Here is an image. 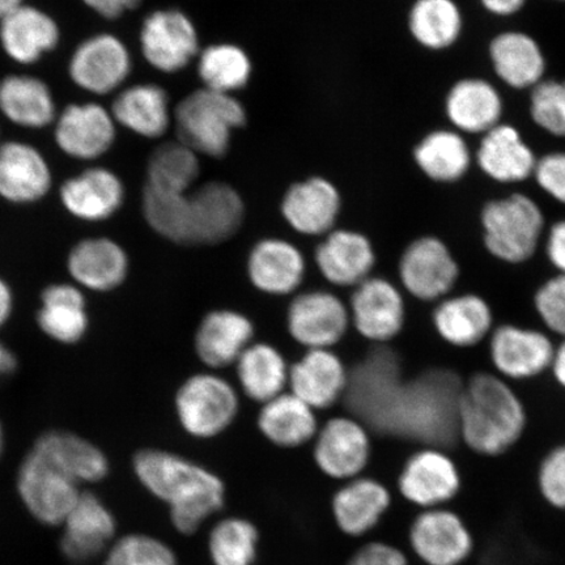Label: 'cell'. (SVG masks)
Here are the masks:
<instances>
[{
    "mask_svg": "<svg viewBox=\"0 0 565 565\" xmlns=\"http://www.w3.org/2000/svg\"><path fill=\"white\" fill-rule=\"evenodd\" d=\"M132 463L140 483L171 508L173 525L182 534H194L224 505L222 480L186 458L145 449L138 451Z\"/></svg>",
    "mask_w": 565,
    "mask_h": 565,
    "instance_id": "6da1fadb",
    "label": "cell"
},
{
    "mask_svg": "<svg viewBox=\"0 0 565 565\" xmlns=\"http://www.w3.org/2000/svg\"><path fill=\"white\" fill-rule=\"evenodd\" d=\"M526 424L524 404L499 374L478 372L462 386L458 435L475 454L484 457L507 454L521 440Z\"/></svg>",
    "mask_w": 565,
    "mask_h": 565,
    "instance_id": "7a4b0ae2",
    "label": "cell"
},
{
    "mask_svg": "<svg viewBox=\"0 0 565 565\" xmlns=\"http://www.w3.org/2000/svg\"><path fill=\"white\" fill-rule=\"evenodd\" d=\"M454 381L451 374L435 372L412 384H401L377 428L437 445L449 440L450 433L457 434L450 420L458 427V412L450 408L458 409L462 388L451 386Z\"/></svg>",
    "mask_w": 565,
    "mask_h": 565,
    "instance_id": "3957f363",
    "label": "cell"
},
{
    "mask_svg": "<svg viewBox=\"0 0 565 565\" xmlns=\"http://www.w3.org/2000/svg\"><path fill=\"white\" fill-rule=\"evenodd\" d=\"M246 121L245 106L235 96L204 87L183 97L173 109L177 140L212 159L228 153L233 132Z\"/></svg>",
    "mask_w": 565,
    "mask_h": 565,
    "instance_id": "277c9868",
    "label": "cell"
},
{
    "mask_svg": "<svg viewBox=\"0 0 565 565\" xmlns=\"http://www.w3.org/2000/svg\"><path fill=\"white\" fill-rule=\"evenodd\" d=\"M479 221L486 250L500 263L510 265L532 259L546 233L545 214L525 193H511L486 202Z\"/></svg>",
    "mask_w": 565,
    "mask_h": 565,
    "instance_id": "5b68a950",
    "label": "cell"
},
{
    "mask_svg": "<svg viewBox=\"0 0 565 565\" xmlns=\"http://www.w3.org/2000/svg\"><path fill=\"white\" fill-rule=\"evenodd\" d=\"M175 412L183 429L198 439L224 433L238 413V395L228 381L212 373H198L175 395Z\"/></svg>",
    "mask_w": 565,
    "mask_h": 565,
    "instance_id": "8992f818",
    "label": "cell"
},
{
    "mask_svg": "<svg viewBox=\"0 0 565 565\" xmlns=\"http://www.w3.org/2000/svg\"><path fill=\"white\" fill-rule=\"evenodd\" d=\"M17 484L26 510L51 526L62 525L82 493L81 484L33 449L20 465Z\"/></svg>",
    "mask_w": 565,
    "mask_h": 565,
    "instance_id": "52a82bcc",
    "label": "cell"
},
{
    "mask_svg": "<svg viewBox=\"0 0 565 565\" xmlns=\"http://www.w3.org/2000/svg\"><path fill=\"white\" fill-rule=\"evenodd\" d=\"M132 71L129 46L113 33L92 34L71 54L70 81L89 95L106 96L121 89Z\"/></svg>",
    "mask_w": 565,
    "mask_h": 565,
    "instance_id": "ba28073f",
    "label": "cell"
},
{
    "mask_svg": "<svg viewBox=\"0 0 565 565\" xmlns=\"http://www.w3.org/2000/svg\"><path fill=\"white\" fill-rule=\"evenodd\" d=\"M141 55L162 74H177L200 55V35L193 20L179 9L154 10L141 23Z\"/></svg>",
    "mask_w": 565,
    "mask_h": 565,
    "instance_id": "9c48e42d",
    "label": "cell"
},
{
    "mask_svg": "<svg viewBox=\"0 0 565 565\" xmlns=\"http://www.w3.org/2000/svg\"><path fill=\"white\" fill-rule=\"evenodd\" d=\"M402 287L422 301H440L459 279V265L449 246L436 236H422L409 243L398 265Z\"/></svg>",
    "mask_w": 565,
    "mask_h": 565,
    "instance_id": "30bf717a",
    "label": "cell"
},
{
    "mask_svg": "<svg viewBox=\"0 0 565 565\" xmlns=\"http://www.w3.org/2000/svg\"><path fill=\"white\" fill-rule=\"evenodd\" d=\"M53 126L56 147L74 160L96 161L105 157L117 140L116 119L100 103L68 104L58 113Z\"/></svg>",
    "mask_w": 565,
    "mask_h": 565,
    "instance_id": "8fae6325",
    "label": "cell"
},
{
    "mask_svg": "<svg viewBox=\"0 0 565 565\" xmlns=\"http://www.w3.org/2000/svg\"><path fill=\"white\" fill-rule=\"evenodd\" d=\"M245 204L237 190L223 181L193 188L189 198L190 245L227 242L242 228Z\"/></svg>",
    "mask_w": 565,
    "mask_h": 565,
    "instance_id": "7c38bea8",
    "label": "cell"
},
{
    "mask_svg": "<svg viewBox=\"0 0 565 565\" xmlns=\"http://www.w3.org/2000/svg\"><path fill=\"white\" fill-rule=\"evenodd\" d=\"M445 118L451 129L469 136H484L504 122L505 100L501 90L486 77H459L444 97Z\"/></svg>",
    "mask_w": 565,
    "mask_h": 565,
    "instance_id": "4fadbf2b",
    "label": "cell"
},
{
    "mask_svg": "<svg viewBox=\"0 0 565 565\" xmlns=\"http://www.w3.org/2000/svg\"><path fill=\"white\" fill-rule=\"evenodd\" d=\"M489 352L500 377L522 381L551 369L555 345L541 330L507 323L492 330Z\"/></svg>",
    "mask_w": 565,
    "mask_h": 565,
    "instance_id": "5bb4252c",
    "label": "cell"
},
{
    "mask_svg": "<svg viewBox=\"0 0 565 565\" xmlns=\"http://www.w3.org/2000/svg\"><path fill=\"white\" fill-rule=\"evenodd\" d=\"M409 543L427 565H461L475 550L469 526L447 507L424 510L409 529Z\"/></svg>",
    "mask_w": 565,
    "mask_h": 565,
    "instance_id": "9a60e30c",
    "label": "cell"
},
{
    "mask_svg": "<svg viewBox=\"0 0 565 565\" xmlns=\"http://www.w3.org/2000/svg\"><path fill=\"white\" fill-rule=\"evenodd\" d=\"M398 486L402 497L424 511L447 505L461 490L462 479L454 458L430 447L407 459Z\"/></svg>",
    "mask_w": 565,
    "mask_h": 565,
    "instance_id": "2e32d148",
    "label": "cell"
},
{
    "mask_svg": "<svg viewBox=\"0 0 565 565\" xmlns=\"http://www.w3.org/2000/svg\"><path fill=\"white\" fill-rule=\"evenodd\" d=\"M497 79L513 90H532L547 77L548 61L541 42L526 31L504 30L487 46Z\"/></svg>",
    "mask_w": 565,
    "mask_h": 565,
    "instance_id": "e0dca14e",
    "label": "cell"
},
{
    "mask_svg": "<svg viewBox=\"0 0 565 565\" xmlns=\"http://www.w3.org/2000/svg\"><path fill=\"white\" fill-rule=\"evenodd\" d=\"M350 321V310L343 301L327 291L296 296L287 313L289 334L308 350L330 349L337 344Z\"/></svg>",
    "mask_w": 565,
    "mask_h": 565,
    "instance_id": "ac0fdd59",
    "label": "cell"
},
{
    "mask_svg": "<svg viewBox=\"0 0 565 565\" xmlns=\"http://www.w3.org/2000/svg\"><path fill=\"white\" fill-rule=\"evenodd\" d=\"M350 318L359 333L374 343L393 341L404 330L406 303L397 286L384 278H369L356 286Z\"/></svg>",
    "mask_w": 565,
    "mask_h": 565,
    "instance_id": "d6986e66",
    "label": "cell"
},
{
    "mask_svg": "<svg viewBox=\"0 0 565 565\" xmlns=\"http://www.w3.org/2000/svg\"><path fill=\"white\" fill-rule=\"evenodd\" d=\"M63 209L77 221L100 223L109 221L122 209L125 183L106 167H89L70 177L60 188Z\"/></svg>",
    "mask_w": 565,
    "mask_h": 565,
    "instance_id": "ffe728a7",
    "label": "cell"
},
{
    "mask_svg": "<svg viewBox=\"0 0 565 565\" xmlns=\"http://www.w3.org/2000/svg\"><path fill=\"white\" fill-rule=\"evenodd\" d=\"M52 186V167L38 147L21 140L2 141L0 200L25 206L44 200Z\"/></svg>",
    "mask_w": 565,
    "mask_h": 565,
    "instance_id": "44dd1931",
    "label": "cell"
},
{
    "mask_svg": "<svg viewBox=\"0 0 565 565\" xmlns=\"http://www.w3.org/2000/svg\"><path fill=\"white\" fill-rule=\"evenodd\" d=\"M539 157L512 124L501 122L480 137L475 166L499 185H520L533 179Z\"/></svg>",
    "mask_w": 565,
    "mask_h": 565,
    "instance_id": "7402d4cb",
    "label": "cell"
},
{
    "mask_svg": "<svg viewBox=\"0 0 565 565\" xmlns=\"http://www.w3.org/2000/svg\"><path fill=\"white\" fill-rule=\"evenodd\" d=\"M371 456L369 430L356 418L338 416L317 434L315 459L324 475L352 479L362 472Z\"/></svg>",
    "mask_w": 565,
    "mask_h": 565,
    "instance_id": "603a6c76",
    "label": "cell"
},
{
    "mask_svg": "<svg viewBox=\"0 0 565 565\" xmlns=\"http://www.w3.org/2000/svg\"><path fill=\"white\" fill-rule=\"evenodd\" d=\"M56 20L44 10L24 3L0 23V47L21 66H32L61 44Z\"/></svg>",
    "mask_w": 565,
    "mask_h": 565,
    "instance_id": "cb8c5ba5",
    "label": "cell"
},
{
    "mask_svg": "<svg viewBox=\"0 0 565 565\" xmlns=\"http://www.w3.org/2000/svg\"><path fill=\"white\" fill-rule=\"evenodd\" d=\"M341 207L339 190L323 177L294 183L281 201L286 222L306 236H323L333 231Z\"/></svg>",
    "mask_w": 565,
    "mask_h": 565,
    "instance_id": "d4e9b609",
    "label": "cell"
},
{
    "mask_svg": "<svg viewBox=\"0 0 565 565\" xmlns=\"http://www.w3.org/2000/svg\"><path fill=\"white\" fill-rule=\"evenodd\" d=\"M129 268L124 247L108 237L81 239L67 257V270L75 285L95 292H110L124 285Z\"/></svg>",
    "mask_w": 565,
    "mask_h": 565,
    "instance_id": "484cf974",
    "label": "cell"
},
{
    "mask_svg": "<svg viewBox=\"0 0 565 565\" xmlns=\"http://www.w3.org/2000/svg\"><path fill=\"white\" fill-rule=\"evenodd\" d=\"M62 553L73 562L89 561L102 554L116 535V520L96 494L81 493L62 522Z\"/></svg>",
    "mask_w": 565,
    "mask_h": 565,
    "instance_id": "4316f807",
    "label": "cell"
},
{
    "mask_svg": "<svg viewBox=\"0 0 565 565\" xmlns=\"http://www.w3.org/2000/svg\"><path fill=\"white\" fill-rule=\"evenodd\" d=\"M288 385L296 397L313 409L333 406L345 394L349 374L342 360L330 349L308 350L289 369Z\"/></svg>",
    "mask_w": 565,
    "mask_h": 565,
    "instance_id": "83f0119b",
    "label": "cell"
},
{
    "mask_svg": "<svg viewBox=\"0 0 565 565\" xmlns=\"http://www.w3.org/2000/svg\"><path fill=\"white\" fill-rule=\"evenodd\" d=\"M316 263L322 277L339 287L359 286L370 278L376 254L371 239L350 230H335L318 245Z\"/></svg>",
    "mask_w": 565,
    "mask_h": 565,
    "instance_id": "f1b7e54d",
    "label": "cell"
},
{
    "mask_svg": "<svg viewBox=\"0 0 565 565\" xmlns=\"http://www.w3.org/2000/svg\"><path fill=\"white\" fill-rule=\"evenodd\" d=\"M109 109L118 126L146 139L166 136L173 124L169 95L153 83H138L119 90Z\"/></svg>",
    "mask_w": 565,
    "mask_h": 565,
    "instance_id": "f546056e",
    "label": "cell"
},
{
    "mask_svg": "<svg viewBox=\"0 0 565 565\" xmlns=\"http://www.w3.org/2000/svg\"><path fill=\"white\" fill-rule=\"evenodd\" d=\"M306 259L294 244L282 238H264L247 258V275L253 286L268 295H288L306 277Z\"/></svg>",
    "mask_w": 565,
    "mask_h": 565,
    "instance_id": "4dcf8cb0",
    "label": "cell"
},
{
    "mask_svg": "<svg viewBox=\"0 0 565 565\" xmlns=\"http://www.w3.org/2000/svg\"><path fill=\"white\" fill-rule=\"evenodd\" d=\"M433 323L444 342L471 349L491 335L493 312L489 301L477 294L447 296L437 302Z\"/></svg>",
    "mask_w": 565,
    "mask_h": 565,
    "instance_id": "1f68e13d",
    "label": "cell"
},
{
    "mask_svg": "<svg viewBox=\"0 0 565 565\" xmlns=\"http://www.w3.org/2000/svg\"><path fill=\"white\" fill-rule=\"evenodd\" d=\"M413 159L429 181L455 185L475 166V151L468 138L451 127L430 130L414 147Z\"/></svg>",
    "mask_w": 565,
    "mask_h": 565,
    "instance_id": "d6a6232c",
    "label": "cell"
},
{
    "mask_svg": "<svg viewBox=\"0 0 565 565\" xmlns=\"http://www.w3.org/2000/svg\"><path fill=\"white\" fill-rule=\"evenodd\" d=\"M253 335V322L243 313L231 309L212 310L196 330V355L210 369H225L237 363L249 348Z\"/></svg>",
    "mask_w": 565,
    "mask_h": 565,
    "instance_id": "836d02e7",
    "label": "cell"
},
{
    "mask_svg": "<svg viewBox=\"0 0 565 565\" xmlns=\"http://www.w3.org/2000/svg\"><path fill=\"white\" fill-rule=\"evenodd\" d=\"M53 90L38 76L11 74L0 81V115L28 130H42L58 116Z\"/></svg>",
    "mask_w": 565,
    "mask_h": 565,
    "instance_id": "e575fe53",
    "label": "cell"
},
{
    "mask_svg": "<svg viewBox=\"0 0 565 565\" xmlns=\"http://www.w3.org/2000/svg\"><path fill=\"white\" fill-rule=\"evenodd\" d=\"M35 321L42 333L54 342L79 343L89 328L86 295L75 282H53L41 292Z\"/></svg>",
    "mask_w": 565,
    "mask_h": 565,
    "instance_id": "d590c367",
    "label": "cell"
},
{
    "mask_svg": "<svg viewBox=\"0 0 565 565\" xmlns=\"http://www.w3.org/2000/svg\"><path fill=\"white\" fill-rule=\"evenodd\" d=\"M32 449L51 459L77 484L97 483L109 475V461L104 451L67 430H47L35 440Z\"/></svg>",
    "mask_w": 565,
    "mask_h": 565,
    "instance_id": "8d00e7d4",
    "label": "cell"
},
{
    "mask_svg": "<svg viewBox=\"0 0 565 565\" xmlns=\"http://www.w3.org/2000/svg\"><path fill=\"white\" fill-rule=\"evenodd\" d=\"M465 12L457 0H414L407 15L413 40L428 52H448L462 40Z\"/></svg>",
    "mask_w": 565,
    "mask_h": 565,
    "instance_id": "74e56055",
    "label": "cell"
},
{
    "mask_svg": "<svg viewBox=\"0 0 565 565\" xmlns=\"http://www.w3.org/2000/svg\"><path fill=\"white\" fill-rule=\"evenodd\" d=\"M391 501V493L377 480L353 479L334 497L337 524L345 534L363 535L379 524Z\"/></svg>",
    "mask_w": 565,
    "mask_h": 565,
    "instance_id": "f35d334b",
    "label": "cell"
},
{
    "mask_svg": "<svg viewBox=\"0 0 565 565\" xmlns=\"http://www.w3.org/2000/svg\"><path fill=\"white\" fill-rule=\"evenodd\" d=\"M258 427L268 441L281 448H298L317 435L315 409L292 393L266 402Z\"/></svg>",
    "mask_w": 565,
    "mask_h": 565,
    "instance_id": "ab89813d",
    "label": "cell"
},
{
    "mask_svg": "<svg viewBox=\"0 0 565 565\" xmlns=\"http://www.w3.org/2000/svg\"><path fill=\"white\" fill-rule=\"evenodd\" d=\"M244 393L259 404L278 397L289 380V369L281 353L267 343H253L236 363Z\"/></svg>",
    "mask_w": 565,
    "mask_h": 565,
    "instance_id": "60d3db41",
    "label": "cell"
},
{
    "mask_svg": "<svg viewBox=\"0 0 565 565\" xmlns=\"http://www.w3.org/2000/svg\"><path fill=\"white\" fill-rule=\"evenodd\" d=\"M200 174V154L179 140L167 141L148 159L146 186L158 192H189Z\"/></svg>",
    "mask_w": 565,
    "mask_h": 565,
    "instance_id": "b9f144b4",
    "label": "cell"
},
{
    "mask_svg": "<svg viewBox=\"0 0 565 565\" xmlns=\"http://www.w3.org/2000/svg\"><path fill=\"white\" fill-rule=\"evenodd\" d=\"M253 73L250 56L235 44H215L203 49L198 60V75L203 87L232 95L249 83Z\"/></svg>",
    "mask_w": 565,
    "mask_h": 565,
    "instance_id": "7bdbcfd3",
    "label": "cell"
},
{
    "mask_svg": "<svg viewBox=\"0 0 565 565\" xmlns=\"http://www.w3.org/2000/svg\"><path fill=\"white\" fill-rule=\"evenodd\" d=\"M258 532L249 521L227 519L212 530L209 548L215 565H253Z\"/></svg>",
    "mask_w": 565,
    "mask_h": 565,
    "instance_id": "ee69618b",
    "label": "cell"
},
{
    "mask_svg": "<svg viewBox=\"0 0 565 565\" xmlns=\"http://www.w3.org/2000/svg\"><path fill=\"white\" fill-rule=\"evenodd\" d=\"M529 117L547 136L565 139V77H546L529 92Z\"/></svg>",
    "mask_w": 565,
    "mask_h": 565,
    "instance_id": "f6af8a7d",
    "label": "cell"
},
{
    "mask_svg": "<svg viewBox=\"0 0 565 565\" xmlns=\"http://www.w3.org/2000/svg\"><path fill=\"white\" fill-rule=\"evenodd\" d=\"M104 565H177L166 543L143 534H130L113 543Z\"/></svg>",
    "mask_w": 565,
    "mask_h": 565,
    "instance_id": "bcb514c9",
    "label": "cell"
},
{
    "mask_svg": "<svg viewBox=\"0 0 565 565\" xmlns=\"http://www.w3.org/2000/svg\"><path fill=\"white\" fill-rule=\"evenodd\" d=\"M534 308L551 333L565 339V274L543 281L534 295Z\"/></svg>",
    "mask_w": 565,
    "mask_h": 565,
    "instance_id": "7dc6e473",
    "label": "cell"
},
{
    "mask_svg": "<svg viewBox=\"0 0 565 565\" xmlns=\"http://www.w3.org/2000/svg\"><path fill=\"white\" fill-rule=\"evenodd\" d=\"M539 489L548 505L565 511V444L551 449L542 459Z\"/></svg>",
    "mask_w": 565,
    "mask_h": 565,
    "instance_id": "c3c4849f",
    "label": "cell"
},
{
    "mask_svg": "<svg viewBox=\"0 0 565 565\" xmlns=\"http://www.w3.org/2000/svg\"><path fill=\"white\" fill-rule=\"evenodd\" d=\"M533 180L551 200L565 206V151L541 154L535 162Z\"/></svg>",
    "mask_w": 565,
    "mask_h": 565,
    "instance_id": "681fc988",
    "label": "cell"
},
{
    "mask_svg": "<svg viewBox=\"0 0 565 565\" xmlns=\"http://www.w3.org/2000/svg\"><path fill=\"white\" fill-rule=\"evenodd\" d=\"M349 565H408L406 555L386 543H371L352 557Z\"/></svg>",
    "mask_w": 565,
    "mask_h": 565,
    "instance_id": "f907efd6",
    "label": "cell"
},
{
    "mask_svg": "<svg viewBox=\"0 0 565 565\" xmlns=\"http://www.w3.org/2000/svg\"><path fill=\"white\" fill-rule=\"evenodd\" d=\"M545 250L550 264L565 274V218L551 224L545 233Z\"/></svg>",
    "mask_w": 565,
    "mask_h": 565,
    "instance_id": "816d5d0a",
    "label": "cell"
},
{
    "mask_svg": "<svg viewBox=\"0 0 565 565\" xmlns=\"http://www.w3.org/2000/svg\"><path fill=\"white\" fill-rule=\"evenodd\" d=\"M82 2L98 17L117 20L125 13L138 9L143 0H82Z\"/></svg>",
    "mask_w": 565,
    "mask_h": 565,
    "instance_id": "f5cc1de1",
    "label": "cell"
},
{
    "mask_svg": "<svg viewBox=\"0 0 565 565\" xmlns=\"http://www.w3.org/2000/svg\"><path fill=\"white\" fill-rule=\"evenodd\" d=\"M486 13L497 19H511L526 9L529 0H477Z\"/></svg>",
    "mask_w": 565,
    "mask_h": 565,
    "instance_id": "db71d44e",
    "label": "cell"
},
{
    "mask_svg": "<svg viewBox=\"0 0 565 565\" xmlns=\"http://www.w3.org/2000/svg\"><path fill=\"white\" fill-rule=\"evenodd\" d=\"M15 299H13L12 288L2 277H0V328L9 322Z\"/></svg>",
    "mask_w": 565,
    "mask_h": 565,
    "instance_id": "11a10c76",
    "label": "cell"
},
{
    "mask_svg": "<svg viewBox=\"0 0 565 565\" xmlns=\"http://www.w3.org/2000/svg\"><path fill=\"white\" fill-rule=\"evenodd\" d=\"M550 370L553 371L557 384L565 388V339L555 348L553 364H551Z\"/></svg>",
    "mask_w": 565,
    "mask_h": 565,
    "instance_id": "9f6ffc18",
    "label": "cell"
},
{
    "mask_svg": "<svg viewBox=\"0 0 565 565\" xmlns=\"http://www.w3.org/2000/svg\"><path fill=\"white\" fill-rule=\"evenodd\" d=\"M18 369V359L3 342H0V377L10 376Z\"/></svg>",
    "mask_w": 565,
    "mask_h": 565,
    "instance_id": "6f0895ef",
    "label": "cell"
},
{
    "mask_svg": "<svg viewBox=\"0 0 565 565\" xmlns=\"http://www.w3.org/2000/svg\"><path fill=\"white\" fill-rule=\"evenodd\" d=\"M24 3L25 0H0V23Z\"/></svg>",
    "mask_w": 565,
    "mask_h": 565,
    "instance_id": "680465c9",
    "label": "cell"
},
{
    "mask_svg": "<svg viewBox=\"0 0 565 565\" xmlns=\"http://www.w3.org/2000/svg\"><path fill=\"white\" fill-rule=\"evenodd\" d=\"M4 449V430L2 426V422H0V457H2Z\"/></svg>",
    "mask_w": 565,
    "mask_h": 565,
    "instance_id": "91938a15",
    "label": "cell"
},
{
    "mask_svg": "<svg viewBox=\"0 0 565 565\" xmlns=\"http://www.w3.org/2000/svg\"><path fill=\"white\" fill-rule=\"evenodd\" d=\"M550 2H554V3H565V0H550Z\"/></svg>",
    "mask_w": 565,
    "mask_h": 565,
    "instance_id": "94428289",
    "label": "cell"
},
{
    "mask_svg": "<svg viewBox=\"0 0 565 565\" xmlns=\"http://www.w3.org/2000/svg\"><path fill=\"white\" fill-rule=\"evenodd\" d=\"M0 137H2V131H0ZM0 145H2V140H0Z\"/></svg>",
    "mask_w": 565,
    "mask_h": 565,
    "instance_id": "6125c7cd",
    "label": "cell"
}]
</instances>
